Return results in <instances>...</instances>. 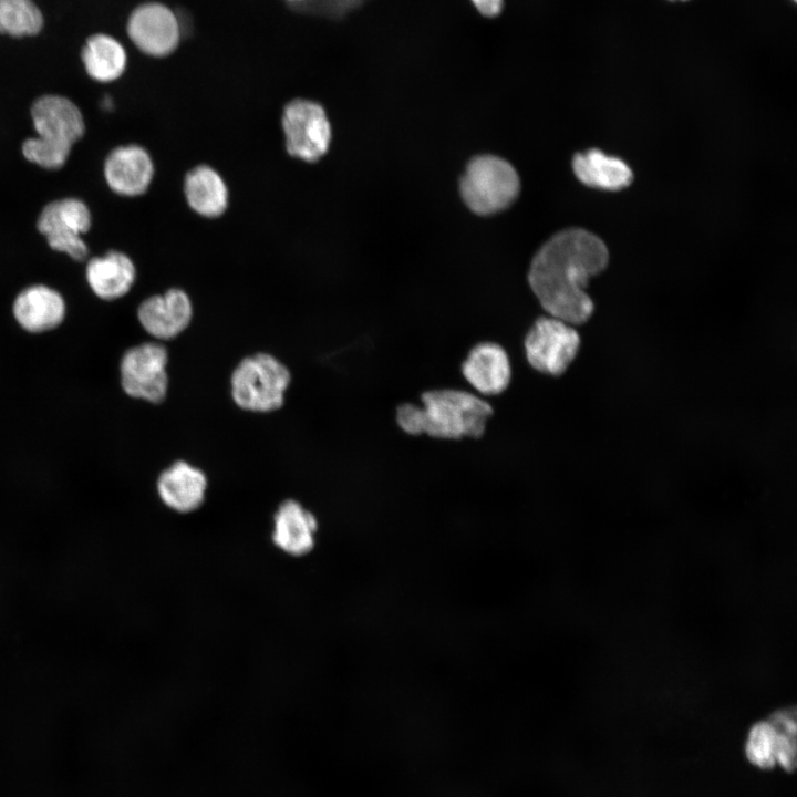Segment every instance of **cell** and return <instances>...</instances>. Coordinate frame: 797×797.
Wrapping results in <instances>:
<instances>
[{"mask_svg":"<svg viewBox=\"0 0 797 797\" xmlns=\"http://www.w3.org/2000/svg\"><path fill=\"white\" fill-rule=\"evenodd\" d=\"M608 261V249L599 237L583 229H566L535 255L528 283L548 315L571 325L582 324L594 309L586 287Z\"/></svg>","mask_w":797,"mask_h":797,"instance_id":"obj_1","label":"cell"},{"mask_svg":"<svg viewBox=\"0 0 797 797\" xmlns=\"http://www.w3.org/2000/svg\"><path fill=\"white\" fill-rule=\"evenodd\" d=\"M420 400L421 405L403 403L396 408L397 425L406 434L439 439L479 438L494 414L486 400L463 390H429Z\"/></svg>","mask_w":797,"mask_h":797,"instance_id":"obj_2","label":"cell"},{"mask_svg":"<svg viewBox=\"0 0 797 797\" xmlns=\"http://www.w3.org/2000/svg\"><path fill=\"white\" fill-rule=\"evenodd\" d=\"M291 381L289 369L269 353L242 359L230 379L231 396L245 411L268 413L280 408Z\"/></svg>","mask_w":797,"mask_h":797,"instance_id":"obj_3","label":"cell"},{"mask_svg":"<svg viewBox=\"0 0 797 797\" xmlns=\"http://www.w3.org/2000/svg\"><path fill=\"white\" fill-rule=\"evenodd\" d=\"M520 182L507 161L494 155L473 158L460 179V195L470 210L478 215L498 213L516 199Z\"/></svg>","mask_w":797,"mask_h":797,"instance_id":"obj_4","label":"cell"},{"mask_svg":"<svg viewBox=\"0 0 797 797\" xmlns=\"http://www.w3.org/2000/svg\"><path fill=\"white\" fill-rule=\"evenodd\" d=\"M168 352L156 341L124 349L116 363L117 383L128 398L149 404L162 403L168 390Z\"/></svg>","mask_w":797,"mask_h":797,"instance_id":"obj_5","label":"cell"},{"mask_svg":"<svg viewBox=\"0 0 797 797\" xmlns=\"http://www.w3.org/2000/svg\"><path fill=\"white\" fill-rule=\"evenodd\" d=\"M92 226V213L77 197H63L48 203L37 218V229L48 246L76 262L89 259L83 236Z\"/></svg>","mask_w":797,"mask_h":797,"instance_id":"obj_6","label":"cell"},{"mask_svg":"<svg viewBox=\"0 0 797 797\" xmlns=\"http://www.w3.org/2000/svg\"><path fill=\"white\" fill-rule=\"evenodd\" d=\"M286 149L290 156L312 163L329 151L331 124L324 107L309 99H293L282 112Z\"/></svg>","mask_w":797,"mask_h":797,"instance_id":"obj_7","label":"cell"},{"mask_svg":"<svg viewBox=\"0 0 797 797\" xmlns=\"http://www.w3.org/2000/svg\"><path fill=\"white\" fill-rule=\"evenodd\" d=\"M580 343V335L573 325L548 315L538 318L529 328L524 339V350L534 370L559 376L577 356Z\"/></svg>","mask_w":797,"mask_h":797,"instance_id":"obj_8","label":"cell"},{"mask_svg":"<svg viewBox=\"0 0 797 797\" xmlns=\"http://www.w3.org/2000/svg\"><path fill=\"white\" fill-rule=\"evenodd\" d=\"M14 325L31 337L58 331L66 321L69 302L63 292L45 282H32L19 289L9 306Z\"/></svg>","mask_w":797,"mask_h":797,"instance_id":"obj_9","label":"cell"},{"mask_svg":"<svg viewBox=\"0 0 797 797\" xmlns=\"http://www.w3.org/2000/svg\"><path fill=\"white\" fill-rule=\"evenodd\" d=\"M127 33L136 48L153 58L173 54L182 39V23L177 13L162 2H146L133 10Z\"/></svg>","mask_w":797,"mask_h":797,"instance_id":"obj_10","label":"cell"},{"mask_svg":"<svg viewBox=\"0 0 797 797\" xmlns=\"http://www.w3.org/2000/svg\"><path fill=\"white\" fill-rule=\"evenodd\" d=\"M30 117L35 136L73 148L85 134V120L80 107L70 99L45 94L31 105Z\"/></svg>","mask_w":797,"mask_h":797,"instance_id":"obj_11","label":"cell"},{"mask_svg":"<svg viewBox=\"0 0 797 797\" xmlns=\"http://www.w3.org/2000/svg\"><path fill=\"white\" fill-rule=\"evenodd\" d=\"M193 303L179 288L153 294L139 302L136 319L141 328L156 340H170L179 335L190 323Z\"/></svg>","mask_w":797,"mask_h":797,"instance_id":"obj_12","label":"cell"},{"mask_svg":"<svg viewBox=\"0 0 797 797\" xmlns=\"http://www.w3.org/2000/svg\"><path fill=\"white\" fill-rule=\"evenodd\" d=\"M155 166L151 154L138 144L113 148L103 163V177L108 188L123 197L145 194L154 178Z\"/></svg>","mask_w":797,"mask_h":797,"instance_id":"obj_13","label":"cell"},{"mask_svg":"<svg viewBox=\"0 0 797 797\" xmlns=\"http://www.w3.org/2000/svg\"><path fill=\"white\" fill-rule=\"evenodd\" d=\"M136 266L125 252L110 250L86 260L84 279L91 294L114 302L130 293L136 281Z\"/></svg>","mask_w":797,"mask_h":797,"instance_id":"obj_14","label":"cell"},{"mask_svg":"<svg viewBox=\"0 0 797 797\" xmlns=\"http://www.w3.org/2000/svg\"><path fill=\"white\" fill-rule=\"evenodd\" d=\"M462 374L484 396L499 395L511 382V364L506 350L491 341L474 345L463 361Z\"/></svg>","mask_w":797,"mask_h":797,"instance_id":"obj_15","label":"cell"},{"mask_svg":"<svg viewBox=\"0 0 797 797\" xmlns=\"http://www.w3.org/2000/svg\"><path fill=\"white\" fill-rule=\"evenodd\" d=\"M207 485L203 470L185 460H177L159 474L156 490L166 507L179 514H189L204 504Z\"/></svg>","mask_w":797,"mask_h":797,"instance_id":"obj_16","label":"cell"},{"mask_svg":"<svg viewBox=\"0 0 797 797\" xmlns=\"http://www.w3.org/2000/svg\"><path fill=\"white\" fill-rule=\"evenodd\" d=\"M317 528V519L311 511L299 501L287 499L273 515L271 540L284 553L302 557L313 549Z\"/></svg>","mask_w":797,"mask_h":797,"instance_id":"obj_17","label":"cell"},{"mask_svg":"<svg viewBox=\"0 0 797 797\" xmlns=\"http://www.w3.org/2000/svg\"><path fill=\"white\" fill-rule=\"evenodd\" d=\"M184 195L190 209L206 218L221 216L229 203L222 176L208 165L192 168L184 180Z\"/></svg>","mask_w":797,"mask_h":797,"instance_id":"obj_18","label":"cell"},{"mask_svg":"<svg viewBox=\"0 0 797 797\" xmlns=\"http://www.w3.org/2000/svg\"><path fill=\"white\" fill-rule=\"evenodd\" d=\"M572 169L582 184L605 190H620L633 179L632 170L625 162L599 149L576 154Z\"/></svg>","mask_w":797,"mask_h":797,"instance_id":"obj_19","label":"cell"},{"mask_svg":"<svg viewBox=\"0 0 797 797\" xmlns=\"http://www.w3.org/2000/svg\"><path fill=\"white\" fill-rule=\"evenodd\" d=\"M82 60L87 74L97 82L117 80L126 68V52L115 39L104 34L91 37L83 51Z\"/></svg>","mask_w":797,"mask_h":797,"instance_id":"obj_20","label":"cell"},{"mask_svg":"<svg viewBox=\"0 0 797 797\" xmlns=\"http://www.w3.org/2000/svg\"><path fill=\"white\" fill-rule=\"evenodd\" d=\"M42 15L31 0H0V32L20 37L35 34Z\"/></svg>","mask_w":797,"mask_h":797,"instance_id":"obj_21","label":"cell"},{"mask_svg":"<svg viewBox=\"0 0 797 797\" xmlns=\"http://www.w3.org/2000/svg\"><path fill=\"white\" fill-rule=\"evenodd\" d=\"M745 754L759 768L769 769L776 765V732L769 720L757 722L751 727Z\"/></svg>","mask_w":797,"mask_h":797,"instance_id":"obj_22","label":"cell"},{"mask_svg":"<svg viewBox=\"0 0 797 797\" xmlns=\"http://www.w3.org/2000/svg\"><path fill=\"white\" fill-rule=\"evenodd\" d=\"M776 732V764L786 772L796 767V714L795 710H783L769 718Z\"/></svg>","mask_w":797,"mask_h":797,"instance_id":"obj_23","label":"cell"},{"mask_svg":"<svg viewBox=\"0 0 797 797\" xmlns=\"http://www.w3.org/2000/svg\"><path fill=\"white\" fill-rule=\"evenodd\" d=\"M71 151V147L53 144L38 136L24 139L21 145V153L28 162L48 170L62 168Z\"/></svg>","mask_w":797,"mask_h":797,"instance_id":"obj_24","label":"cell"},{"mask_svg":"<svg viewBox=\"0 0 797 797\" xmlns=\"http://www.w3.org/2000/svg\"><path fill=\"white\" fill-rule=\"evenodd\" d=\"M478 12L488 18L498 15L504 8V0H470Z\"/></svg>","mask_w":797,"mask_h":797,"instance_id":"obj_25","label":"cell"},{"mask_svg":"<svg viewBox=\"0 0 797 797\" xmlns=\"http://www.w3.org/2000/svg\"><path fill=\"white\" fill-rule=\"evenodd\" d=\"M338 1V9L343 10L344 8H349L351 6H354L356 2H360L361 0H333V3H337Z\"/></svg>","mask_w":797,"mask_h":797,"instance_id":"obj_26","label":"cell"},{"mask_svg":"<svg viewBox=\"0 0 797 797\" xmlns=\"http://www.w3.org/2000/svg\"><path fill=\"white\" fill-rule=\"evenodd\" d=\"M287 1L300 3V2H303V1H307V0H287Z\"/></svg>","mask_w":797,"mask_h":797,"instance_id":"obj_27","label":"cell"}]
</instances>
